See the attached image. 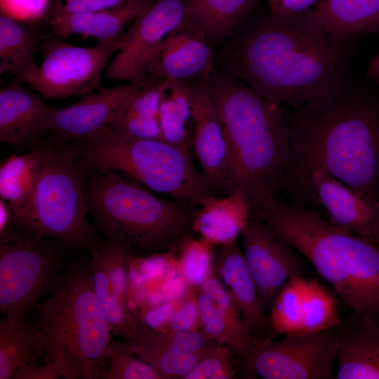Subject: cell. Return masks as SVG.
Wrapping results in <instances>:
<instances>
[{
  "mask_svg": "<svg viewBox=\"0 0 379 379\" xmlns=\"http://www.w3.org/2000/svg\"><path fill=\"white\" fill-rule=\"evenodd\" d=\"M354 50V38L335 41L307 26L300 14L279 17L255 9L215 54L220 71L295 110L346 83Z\"/></svg>",
  "mask_w": 379,
  "mask_h": 379,
  "instance_id": "1",
  "label": "cell"
},
{
  "mask_svg": "<svg viewBox=\"0 0 379 379\" xmlns=\"http://www.w3.org/2000/svg\"><path fill=\"white\" fill-rule=\"evenodd\" d=\"M296 184L319 168L379 201V96L341 87L286 114Z\"/></svg>",
  "mask_w": 379,
  "mask_h": 379,
  "instance_id": "2",
  "label": "cell"
},
{
  "mask_svg": "<svg viewBox=\"0 0 379 379\" xmlns=\"http://www.w3.org/2000/svg\"><path fill=\"white\" fill-rule=\"evenodd\" d=\"M209 93L228 149L223 196L240 190L251 212L295 184L291 133L282 106L217 69Z\"/></svg>",
  "mask_w": 379,
  "mask_h": 379,
  "instance_id": "3",
  "label": "cell"
},
{
  "mask_svg": "<svg viewBox=\"0 0 379 379\" xmlns=\"http://www.w3.org/2000/svg\"><path fill=\"white\" fill-rule=\"evenodd\" d=\"M251 214L303 255L352 312H379V248L373 239L279 197Z\"/></svg>",
  "mask_w": 379,
  "mask_h": 379,
  "instance_id": "4",
  "label": "cell"
},
{
  "mask_svg": "<svg viewBox=\"0 0 379 379\" xmlns=\"http://www.w3.org/2000/svg\"><path fill=\"white\" fill-rule=\"evenodd\" d=\"M84 194L95 232L133 252L175 256L182 241L194 234L197 207L159 198L121 173L88 166Z\"/></svg>",
  "mask_w": 379,
  "mask_h": 379,
  "instance_id": "5",
  "label": "cell"
},
{
  "mask_svg": "<svg viewBox=\"0 0 379 379\" xmlns=\"http://www.w3.org/2000/svg\"><path fill=\"white\" fill-rule=\"evenodd\" d=\"M37 308L44 360L53 361L65 379L101 378L112 333L88 265H67L58 286Z\"/></svg>",
  "mask_w": 379,
  "mask_h": 379,
  "instance_id": "6",
  "label": "cell"
},
{
  "mask_svg": "<svg viewBox=\"0 0 379 379\" xmlns=\"http://www.w3.org/2000/svg\"><path fill=\"white\" fill-rule=\"evenodd\" d=\"M31 147L37 163L29 192L11 211L23 230L91 252L102 240L87 219L84 181L88 166L68 142L45 136Z\"/></svg>",
  "mask_w": 379,
  "mask_h": 379,
  "instance_id": "7",
  "label": "cell"
},
{
  "mask_svg": "<svg viewBox=\"0 0 379 379\" xmlns=\"http://www.w3.org/2000/svg\"><path fill=\"white\" fill-rule=\"evenodd\" d=\"M73 142L90 168L121 173L175 201L198 207L212 194L192 154L164 140L135 138L104 126Z\"/></svg>",
  "mask_w": 379,
  "mask_h": 379,
  "instance_id": "8",
  "label": "cell"
},
{
  "mask_svg": "<svg viewBox=\"0 0 379 379\" xmlns=\"http://www.w3.org/2000/svg\"><path fill=\"white\" fill-rule=\"evenodd\" d=\"M60 244L14 223L0 235V312L4 317L25 321L41 299L56 288L65 266Z\"/></svg>",
  "mask_w": 379,
  "mask_h": 379,
  "instance_id": "9",
  "label": "cell"
},
{
  "mask_svg": "<svg viewBox=\"0 0 379 379\" xmlns=\"http://www.w3.org/2000/svg\"><path fill=\"white\" fill-rule=\"evenodd\" d=\"M338 348L337 327L288 333L279 340L254 338L243 358L244 375L262 379H331Z\"/></svg>",
  "mask_w": 379,
  "mask_h": 379,
  "instance_id": "10",
  "label": "cell"
},
{
  "mask_svg": "<svg viewBox=\"0 0 379 379\" xmlns=\"http://www.w3.org/2000/svg\"><path fill=\"white\" fill-rule=\"evenodd\" d=\"M119 39L97 41L91 47L74 46L58 39L51 40L30 85L32 89L48 99L82 98L95 91L101 87L102 72L119 48Z\"/></svg>",
  "mask_w": 379,
  "mask_h": 379,
  "instance_id": "11",
  "label": "cell"
},
{
  "mask_svg": "<svg viewBox=\"0 0 379 379\" xmlns=\"http://www.w3.org/2000/svg\"><path fill=\"white\" fill-rule=\"evenodd\" d=\"M186 0H154L120 38L117 55L107 67L109 79L145 83L143 65L150 53L184 20Z\"/></svg>",
  "mask_w": 379,
  "mask_h": 379,
  "instance_id": "12",
  "label": "cell"
},
{
  "mask_svg": "<svg viewBox=\"0 0 379 379\" xmlns=\"http://www.w3.org/2000/svg\"><path fill=\"white\" fill-rule=\"evenodd\" d=\"M241 237L245 261L269 312L284 285L292 277H304L305 265L289 243L253 214Z\"/></svg>",
  "mask_w": 379,
  "mask_h": 379,
  "instance_id": "13",
  "label": "cell"
},
{
  "mask_svg": "<svg viewBox=\"0 0 379 379\" xmlns=\"http://www.w3.org/2000/svg\"><path fill=\"white\" fill-rule=\"evenodd\" d=\"M133 251L126 246L102 239L89 253L87 263L93 286L108 319L113 335L131 338L140 321L128 306L127 268Z\"/></svg>",
  "mask_w": 379,
  "mask_h": 379,
  "instance_id": "14",
  "label": "cell"
},
{
  "mask_svg": "<svg viewBox=\"0 0 379 379\" xmlns=\"http://www.w3.org/2000/svg\"><path fill=\"white\" fill-rule=\"evenodd\" d=\"M182 81L194 120L192 148L212 194H222L228 172V149L222 126L209 93L212 76Z\"/></svg>",
  "mask_w": 379,
  "mask_h": 379,
  "instance_id": "15",
  "label": "cell"
},
{
  "mask_svg": "<svg viewBox=\"0 0 379 379\" xmlns=\"http://www.w3.org/2000/svg\"><path fill=\"white\" fill-rule=\"evenodd\" d=\"M217 69L214 49L199 29L185 20L150 53L143 65L148 79L176 81L211 76Z\"/></svg>",
  "mask_w": 379,
  "mask_h": 379,
  "instance_id": "16",
  "label": "cell"
},
{
  "mask_svg": "<svg viewBox=\"0 0 379 379\" xmlns=\"http://www.w3.org/2000/svg\"><path fill=\"white\" fill-rule=\"evenodd\" d=\"M143 84L101 86L67 107L54 108L46 136L69 142L93 133L127 108Z\"/></svg>",
  "mask_w": 379,
  "mask_h": 379,
  "instance_id": "17",
  "label": "cell"
},
{
  "mask_svg": "<svg viewBox=\"0 0 379 379\" xmlns=\"http://www.w3.org/2000/svg\"><path fill=\"white\" fill-rule=\"evenodd\" d=\"M306 182L312 195L326 210L330 222L354 234L372 239L379 217V201L319 168L310 170Z\"/></svg>",
  "mask_w": 379,
  "mask_h": 379,
  "instance_id": "18",
  "label": "cell"
},
{
  "mask_svg": "<svg viewBox=\"0 0 379 379\" xmlns=\"http://www.w3.org/2000/svg\"><path fill=\"white\" fill-rule=\"evenodd\" d=\"M214 272L254 338L269 337L268 312L261 302L237 241L222 245L214 255Z\"/></svg>",
  "mask_w": 379,
  "mask_h": 379,
  "instance_id": "19",
  "label": "cell"
},
{
  "mask_svg": "<svg viewBox=\"0 0 379 379\" xmlns=\"http://www.w3.org/2000/svg\"><path fill=\"white\" fill-rule=\"evenodd\" d=\"M338 379H379V312H352L337 326Z\"/></svg>",
  "mask_w": 379,
  "mask_h": 379,
  "instance_id": "20",
  "label": "cell"
},
{
  "mask_svg": "<svg viewBox=\"0 0 379 379\" xmlns=\"http://www.w3.org/2000/svg\"><path fill=\"white\" fill-rule=\"evenodd\" d=\"M54 107L12 82L0 90V140L13 146L33 145L47 135Z\"/></svg>",
  "mask_w": 379,
  "mask_h": 379,
  "instance_id": "21",
  "label": "cell"
},
{
  "mask_svg": "<svg viewBox=\"0 0 379 379\" xmlns=\"http://www.w3.org/2000/svg\"><path fill=\"white\" fill-rule=\"evenodd\" d=\"M300 15L310 28L338 42L379 34V0H320Z\"/></svg>",
  "mask_w": 379,
  "mask_h": 379,
  "instance_id": "22",
  "label": "cell"
},
{
  "mask_svg": "<svg viewBox=\"0 0 379 379\" xmlns=\"http://www.w3.org/2000/svg\"><path fill=\"white\" fill-rule=\"evenodd\" d=\"M251 215V208L241 191L225 196L211 194L194 212L192 231L214 246H220L241 235Z\"/></svg>",
  "mask_w": 379,
  "mask_h": 379,
  "instance_id": "23",
  "label": "cell"
},
{
  "mask_svg": "<svg viewBox=\"0 0 379 379\" xmlns=\"http://www.w3.org/2000/svg\"><path fill=\"white\" fill-rule=\"evenodd\" d=\"M154 0H130L119 6L100 11L48 17L55 35L67 37L80 34L97 41L119 40L130 22L146 11Z\"/></svg>",
  "mask_w": 379,
  "mask_h": 379,
  "instance_id": "24",
  "label": "cell"
},
{
  "mask_svg": "<svg viewBox=\"0 0 379 379\" xmlns=\"http://www.w3.org/2000/svg\"><path fill=\"white\" fill-rule=\"evenodd\" d=\"M258 0H186L184 20L194 26L215 49L257 7Z\"/></svg>",
  "mask_w": 379,
  "mask_h": 379,
  "instance_id": "25",
  "label": "cell"
},
{
  "mask_svg": "<svg viewBox=\"0 0 379 379\" xmlns=\"http://www.w3.org/2000/svg\"><path fill=\"white\" fill-rule=\"evenodd\" d=\"M40 36L38 31L1 13L0 15V73H9L28 85L39 67L34 57Z\"/></svg>",
  "mask_w": 379,
  "mask_h": 379,
  "instance_id": "26",
  "label": "cell"
},
{
  "mask_svg": "<svg viewBox=\"0 0 379 379\" xmlns=\"http://www.w3.org/2000/svg\"><path fill=\"white\" fill-rule=\"evenodd\" d=\"M124 345L156 368L164 379H183L205 356L176 349L164 342L157 330L140 321L135 334Z\"/></svg>",
  "mask_w": 379,
  "mask_h": 379,
  "instance_id": "27",
  "label": "cell"
},
{
  "mask_svg": "<svg viewBox=\"0 0 379 379\" xmlns=\"http://www.w3.org/2000/svg\"><path fill=\"white\" fill-rule=\"evenodd\" d=\"M45 354L43 333L36 324L8 317L0 320V379H11L20 368Z\"/></svg>",
  "mask_w": 379,
  "mask_h": 379,
  "instance_id": "28",
  "label": "cell"
},
{
  "mask_svg": "<svg viewBox=\"0 0 379 379\" xmlns=\"http://www.w3.org/2000/svg\"><path fill=\"white\" fill-rule=\"evenodd\" d=\"M159 120L164 140L192 154V107L182 81L164 80Z\"/></svg>",
  "mask_w": 379,
  "mask_h": 379,
  "instance_id": "29",
  "label": "cell"
},
{
  "mask_svg": "<svg viewBox=\"0 0 379 379\" xmlns=\"http://www.w3.org/2000/svg\"><path fill=\"white\" fill-rule=\"evenodd\" d=\"M342 323L335 293L317 279H306L300 332L311 333L337 327Z\"/></svg>",
  "mask_w": 379,
  "mask_h": 379,
  "instance_id": "30",
  "label": "cell"
},
{
  "mask_svg": "<svg viewBox=\"0 0 379 379\" xmlns=\"http://www.w3.org/2000/svg\"><path fill=\"white\" fill-rule=\"evenodd\" d=\"M37 163V152L31 147L25 154H13L0 166L1 199L11 211L17 210L26 199L32 187Z\"/></svg>",
  "mask_w": 379,
  "mask_h": 379,
  "instance_id": "31",
  "label": "cell"
},
{
  "mask_svg": "<svg viewBox=\"0 0 379 379\" xmlns=\"http://www.w3.org/2000/svg\"><path fill=\"white\" fill-rule=\"evenodd\" d=\"M306 278L294 277L282 287L268 312L269 337L300 332Z\"/></svg>",
  "mask_w": 379,
  "mask_h": 379,
  "instance_id": "32",
  "label": "cell"
},
{
  "mask_svg": "<svg viewBox=\"0 0 379 379\" xmlns=\"http://www.w3.org/2000/svg\"><path fill=\"white\" fill-rule=\"evenodd\" d=\"M213 247L201 237H186L175 255L178 271L189 287L199 291L214 271Z\"/></svg>",
  "mask_w": 379,
  "mask_h": 379,
  "instance_id": "33",
  "label": "cell"
},
{
  "mask_svg": "<svg viewBox=\"0 0 379 379\" xmlns=\"http://www.w3.org/2000/svg\"><path fill=\"white\" fill-rule=\"evenodd\" d=\"M107 364L102 379H164L152 366L139 358L121 342H110Z\"/></svg>",
  "mask_w": 379,
  "mask_h": 379,
  "instance_id": "34",
  "label": "cell"
},
{
  "mask_svg": "<svg viewBox=\"0 0 379 379\" xmlns=\"http://www.w3.org/2000/svg\"><path fill=\"white\" fill-rule=\"evenodd\" d=\"M197 301L202 331L217 344L231 347L237 355L244 358L249 346L232 331L211 299L199 290Z\"/></svg>",
  "mask_w": 379,
  "mask_h": 379,
  "instance_id": "35",
  "label": "cell"
},
{
  "mask_svg": "<svg viewBox=\"0 0 379 379\" xmlns=\"http://www.w3.org/2000/svg\"><path fill=\"white\" fill-rule=\"evenodd\" d=\"M199 290L211 299L232 331L250 347L254 338L249 333L239 311L214 271Z\"/></svg>",
  "mask_w": 379,
  "mask_h": 379,
  "instance_id": "36",
  "label": "cell"
},
{
  "mask_svg": "<svg viewBox=\"0 0 379 379\" xmlns=\"http://www.w3.org/2000/svg\"><path fill=\"white\" fill-rule=\"evenodd\" d=\"M237 355L230 346L216 345L183 379H232L237 373L233 358Z\"/></svg>",
  "mask_w": 379,
  "mask_h": 379,
  "instance_id": "37",
  "label": "cell"
},
{
  "mask_svg": "<svg viewBox=\"0 0 379 379\" xmlns=\"http://www.w3.org/2000/svg\"><path fill=\"white\" fill-rule=\"evenodd\" d=\"M123 111L112 117L105 126L135 138L164 140L159 119L129 116Z\"/></svg>",
  "mask_w": 379,
  "mask_h": 379,
  "instance_id": "38",
  "label": "cell"
},
{
  "mask_svg": "<svg viewBox=\"0 0 379 379\" xmlns=\"http://www.w3.org/2000/svg\"><path fill=\"white\" fill-rule=\"evenodd\" d=\"M164 80L148 79L123 112L129 116L159 119Z\"/></svg>",
  "mask_w": 379,
  "mask_h": 379,
  "instance_id": "39",
  "label": "cell"
},
{
  "mask_svg": "<svg viewBox=\"0 0 379 379\" xmlns=\"http://www.w3.org/2000/svg\"><path fill=\"white\" fill-rule=\"evenodd\" d=\"M189 293L179 300L170 319L168 330L192 331L201 328L197 301L198 291L189 288Z\"/></svg>",
  "mask_w": 379,
  "mask_h": 379,
  "instance_id": "40",
  "label": "cell"
},
{
  "mask_svg": "<svg viewBox=\"0 0 379 379\" xmlns=\"http://www.w3.org/2000/svg\"><path fill=\"white\" fill-rule=\"evenodd\" d=\"M130 0H54L48 17L84 13L113 8Z\"/></svg>",
  "mask_w": 379,
  "mask_h": 379,
  "instance_id": "41",
  "label": "cell"
},
{
  "mask_svg": "<svg viewBox=\"0 0 379 379\" xmlns=\"http://www.w3.org/2000/svg\"><path fill=\"white\" fill-rule=\"evenodd\" d=\"M49 0H0L1 13L18 21L36 20L46 13Z\"/></svg>",
  "mask_w": 379,
  "mask_h": 379,
  "instance_id": "42",
  "label": "cell"
},
{
  "mask_svg": "<svg viewBox=\"0 0 379 379\" xmlns=\"http://www.w3.org/2000/svg\"><path fill=\"white\" fill-rule=\"evenodd\" d=\"M62 378L56 365L51 361L44 360L25 365L15 371L11 379H57Z\"/></svg>",
  "mask_w": 379,
  "mask_h": 379,
  "instance_id": "43",
  "label": "cell"
},
{
  "mask_svg": "<svg viewBox=\"0 0 379 379\" xmlns=\"http://www.w3.org/2000/svg\"><path fill=\"white\" fill-rule=\"evenodd\" d=\"M320 0H266L268 13L279 17L302 14L312 8Z\"/></svg>",
  "mask_w": 379,
  "mask_h": 379,
  "instance_id": "44",
  "label": "cell"
},
{
  "mask_svg": "<svg viewBox=\"0 0 379 379\" xmlns=\"http://www.w3.org/2000/svg\"><path fill=\"white\" fill-rule=\"evenodd\" d=\"M13 225V215L8 204L0 200V235L6 232Z\"/></svg>",
  "mask_w": 379,
  "mask_h": 379,
  "instance_id": "45",
  "label": "cell"
},
{
  "mask_svg": "<svg viewBox=\"0 0 379 379\" xmlns=\"http://www.w3.org/2000/svg\"><path fill=\"white\" fill-rule=\"evenodd\" d=\"M368 73L371 77L379 81V53L370 61Z\"/></svg>",
  "mask_w": 379,
  "mask_h": 379,
  "instance_id": "46",
  "label": "cell"
},
{
  "mask_svg": "<svg viewBox=\"0 0 379 379\" xmlns=\"http://www.w3.org/2000/svg\"><path fill=\"white\" fill-rule=\"evenodd\" d=\"M372 239L375 241L379 248V217L373 228Z\"/></svg>",
  "mask_w": 379,
  "mask_h": 379,
  "instance_id": "47",
  "label": "cell"
}]
</instances>
